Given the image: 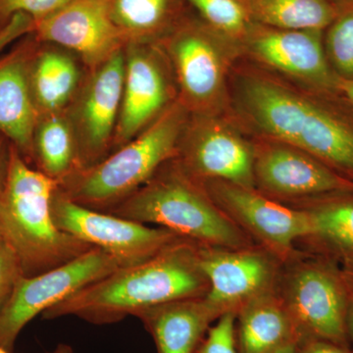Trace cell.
I'll use <instances>...</instances> for the list:
<instances>
[{
    "label": "cell",
    "mask_w": 353,
    "mask_h": 353,
    "mask_svg": "<svg viewBox=\"0 0 353 353\" xmlns=\"http://www.w3.org/2000/svg\"><path fill=\"white\" fill-rule=\"evenodd\" d=\"M32 153L36 169L58 183L80 170L78 143L67 109L39 116Z\"/></svg>",
    "instance_id": "cb8c5ba5"
},
{
    "label": "cell",
    "mask_w": 353,
    "mask_h": 353,
    "mask_svg": "<svg viewBox=\"0 0 353 353\" xmlns=\"http://www.w3.org/2000/svg\"><path fill=\"white\" fill-rule=\"evenodd\" d=\"M215 201L227 214L276 252H289L294 241L312 233L305 210H294L272 201L253 189L222 181L212 183Z\"/></svg>",
    "instance_id": "2e32d148"
},
{
    "label": "cell",
    "mask_w": 353,
    "mask_h": 353,
    "mask_svg": "<svg viewBox=\"0 0 353 353\" xmlns=\"http://www.w3.org/2000/svg\"><path fill=\"white\" fill-rule=\"evenodd\" d=\"M185 125V106L172 104L136 138L99 163L72 174L58 183V190L75 203L109 212L176 157Z\"/></svg>",
    "instance_id": "277c9868"
},
{
    "label": "cell",
    "mask_w": 353,
    "mask_h": 353,
    "mask_svg": "<svg viewBox=\"0 0 353 353\" xmlns=\"http://www.w3.org/2000/svg\"><path fill=\"white\" fill-rule=\"evenodd\" d=\"M343 271L350 290H353V263L343 264Z\"/></svg>",
    "instance_id": "8d00e7d4"
},
{
    "label": "cell",
    "mask_w": 353,
    "mask_h": 353,
    "mask_svg": "<svg viewBox=\"0 0 353 353\" xmlns=\"http://www.w3.org/2000/svg\"><path fill=\"white\" fill-rule=\"evenodd\" d=\"M0 353H12L7 352L6 350H2V348H0ZM50 353H74L73 348L70 347L68 345H65V343H60V345H58L57 347L54 348V350H52V352Z\"/></svg>",
    "instance_id": "74e56055"
},
{
    "label": "cell",
    "mask_w": 353,
    "mask_h": 353,
    "mask_svg": "<svg viewBox=\"0 0 353 353\" xmlns=\"http://www.w3.org/2000/svg\"><path fill=\"white\" fill-rule=\"evenodd\" d=\"M197 262L208 283L204 301L219 316L264 296L274 275L271 262L256 252L197 245Z\"/></svg>",
    "instance_id": "4fadbf2b"
},
{
    "label": "cell",
    "mask_w": 353,
    "mask_h": 353,
    "mask_svg": "<svg viewBox=\"0 0 353 353\" xmlns=\"http://www.w3.org/2000/svg\"><path fill=\"white\" fill-rule=\"evenodd\" d=\"M57 187V182L32 168L13 145L0 196V229L26 277L61 266L94 248L55 225L51 201Z\"/></svg>",
    "instance_id": "3957f363"
},
{
    "label": "cell",
    "mask_w": 353,
    "mask_h": 353,
    "mask_svg": "<svg viewBox=\"0 0 353 353\" xmlns=\"http://www.w3.org/2000/svg\"><path fill=\"white\" fill-rule=\"evenodd\" d=\"M114 24L129 43H157L168 36L190 7L185 0H108Z\"/></svg>",
    "instance_id": "44dd1931"
},
{
    "label": "cell",
    "mask_w": 353,
    "mask_h": 353,
    "mask_svg": "<svg viewBox=\"0 0 353 353\" xmlns=\"http://www.w3.org/2000/svg\"><path fill=\"white\" fill-rule=\"evenodd\" d=\"M152 334L158 353H196L209 325L219 315L203 297L183 299L134 315Z\"/></svg>",
    "instance_id": "d6986e66"
},
{
    "label": "cell",
    "mask_w": 353,
    "mask_h": 353,
    "mask_svg": "<svg viewBox=\"0 0 353 353\" xmlns=\"http://www.w3.org/2000/svg\"><path fill=\"white\" fill-rule=\"evenodd\" d=\"M221 37L201 18L189 15L157 43L170 57L183 106L204 108L219 94L223 81Z\"/></svg>",
    "instance_id": "7c38bea8"
},
{
    "label": "cell",
    "mask_w": 353,
    "mask_h": 353,
    "mask_svg": "<svg viewBox=\"0 0 353 353\" xmlns=\"http://www.w3.org/2000/svg\"><path fill=\"white\" fill-rule=\"evenodd\" d=\"M297 353H353L347 347L319 339H301L297 343Z\"/></svg>",
    "instance_id": "1f68e13d"
},
{
    "label": "cell",
    "mask_w": 353,
    "mask_h": 353,
    "mask_svg": "<svg viewBox=\"0 0 353 353\" xmlns=\"http://www.w3.org/2000/svg\"><path fill=\"white\" fill-rule=\"evenodd\" d=\"M336 90L353 104V81H345L338 79Z\"/></svg>",
    "instance_id": "836d02e7"
},
{
    "label": "cell",
    "mask_w": 353,
    "mask_h": 353,
    "mask_svg": "<svg viewBox=\"0 0 353 353\" xmlns=\"http://www.w3.org/2000/svg\"><path fill=\"white\" fill-rule=\"evenodd\" d=\"M238 313L227 311L218 318L208 336L197 348L196 353H239L236 319Z\"/></svg>",
    "instance_id": "83f0119b"
},
{
    "label": "cell",
    "mask_w": 353,
    "mask_h": 353,
    "mask_svg": "<svg viewBox=\"0 0 353 353\" xmlns=\"http://www.w3.org/2000/svg\"><path fill=\"white\" fill-rule=\"evenodd\" d=\"M240 99L246 114L266 134L353 182V104L340 92L305 97L250 77L241 83Z\"/></svg>",
    "instance_id": "7a4b0ae2"
},
{
    "label": "cell",
    "mask_w": 353,
    "mask_h": 353,
    "mask_svg": "<svg viewBox=\"0 0 353 353\" xmlns=\"http://www.w3.org/2000/svg\"><path fill=\"white\" fill-rule=\"evenodd\" d=\"M179 165L196 179H213L253 189L255 157L238 134L212 123L194 126L183 139ZM176 154V155H178Z\"/></svg>",
    "instance_id": "9a60e30c"
},
{
    "label": "cell",
    "mask_w": 353,
    "mask_h": 353,
    "mask_svg": "<svg viewBox=\"0 0 353 353\" xmlns=\"http://www.w3.org/2000/svg\"><path fill=\"white\" fill-rule=\"evenodd\" d=\"M39 44L32 32L0 57V132L30 165L34 164L32 138L39 117L30 87V67Z\"/></svg>",
    "instance_id": "e0dca14e"
},
{
    "label": "cell",
    "mask_w": 353,
    "mask_h": 353,
    "mask_svg": "<svg viewBox=\"0 0 353 353\" xmlns=\"http://www.w3.org/2000/svg\"><path fill=\"white\" fill-rule=\"evenodd\" d=\"M324 48L334 75L340 80L353 81V7L325 30Z\"/></svg>",
    "instance_id": "4316f807"
},
{
    "label": "cell",
    "mask_w": 353,
    "mask_h": 353,
    "mask_svg": "<svg viewBox=\"0 0 353 353\" xmlns=\"http://www.w3.org/2000/svg\"><path fill=\"white\" fill-rule=\"evenodd\" d=\"M39 41L30 67V87L39 116L62 112L75 99L83 79L78 57ZM80 60V59H79Z\"/></svg>",
    "instance_id": "ffe728a7"
},
{
    "label": "cell",
    "mask_w": 353,
    "mask_h": 353,
    "mask_svg": "<svg viewBox=\"0 0 353 353\" xmlns=\"http://www.w3.org/2000/svg\"><path fill=\"white\" fill-rule=\"evenodd\" d=\"M255 181L274 194L310 199L353 192V182L303 150L288 145L268 146L255 157Z\"/></svg>",
    "instance_id": "ac0fdd59"
},
{
    "label": "cell",
    "mask_w": 353,
    "mask_h": 353,
    "mask_svg": "<svg viewBox=\"0 0 353 353\" xmlns=\"http://www.w3.org/2000/svg\"><path fill=\"white\" fill-rule=\"evenodd\" d=\"M160 52L158 43L125 48L124 87L112 152L145 131L170 106L168 73Z\"/></svg>",
    "instance_id": "8fae6325"
},
{
    "label": "cell",
    "mask_w": 353,
    "mask_h": 353,
    "mask_svg": "<svg viewBox=\"0 0 353 353\" xmlns=\"http://www.w3.org/2000/svg\"><path fill=\"white\" fill-rule=\"evenodd\" d=\"M238 316L239 353H269L290 341H299L285 303L265 294L243 305Z\"/></svg>",
    "instance_id": "7402d4cb"
},
{
    "label": "cell",
    "mask_w": 353,
    "mask_h": 353,
    "mask_svg": "<svg viewBox=\"0 0 353 353\" xmlns=\"http://www.w3.org/2000/svg\"><path fill=\"white\" fill-rule=\"evenodd\" d=\"M297 343H299L297 340L290 341L269 353H297Z\"/></svg>",
    "instance_id": "e575fe53"
},
{
    "label": "cell",
    "mask_w": 353,
    "mask_h": 353,
    "mask_svg": "<svg viewBox=\"0 0 353 353\" xmlns=\"http://www.w3.org/2000/svg\"><path fill=\"white\" fill-rule=\"evenodd\" d=\"M285 307L299 340L319 339L347 345V312L352 290L336 260L322 256L290 280Z\"/></svg>",
    "instance_id": "ba28073f"
},
{
    "label": "cell",
    "mask_w": 353,
    "mask_h": 353,
    "mask_svg": "<svg viewBox=\"0 0 353 353\" xmlns=\"http://www.w3.org/2000/svg\"><path fill=\"white\" fill-rule=\"evenodd\" d=\"M208 290L197 262V245L182 239L152 259L120 267L77 290L43 317L75 316L92 324H112L145 309L203 297Z\"/></svg>",
    "instance_id": "6da1fadb"
},
{
    "label": "cell",
    "mask_w": 353,
    "mask_h": 353,
    "mask_svg": "<svg viewBox=\"0 0 353 353\" xmlns=\"http://www.w3.org/2000/svg\"><path fill=\"white\" fill-rule=\"evenodd\" d=\"M120 267L108 252L92 248L57 268L21 278L0 311V348L13 352L18 336L36 316Z\"/></svg>",
    "instance_id": "8992f818"
},
{
    "label": "cell",
    "mask_w": 353,
    "mask_h": 353,
    "mask_svg": "<svg viewBox=\"0 0 353 353\" xmlns=\"http://www.w3.org/2000/svg\"><path fill=\"white\" fill-rule=\"evenodd\" d=\"M124 78L123 48L88 70L75 99L67 108L78 143L81 169L99 163L112 152Z\"/></svg>",
    "instance_id": "9c48e42d"
},
{
    "label": "cell",
    "mask_w": 353,
    "mask_h": 353,
    "mask_svg": "<svg viewBox=\"0 0 353 353\" xmlns=\"http://www.w3.org/2000/svg\"><path fill=\"white\" fill-rule=\"evenodd\" d=\"M70 0H0V31L18 14L31 16L34 22L48 17Z\"/></svg>",
    "instance_id": "f1b7e54d"
},
{
    "label": "cell",
    "mask_w": 353,
    "mask_h": 353,
    "mask_svg": "<svg viewBox=\"0 0 353 353\" xmlns=\"http://www.w3.org/2000/svg\"><path fill=\"white\" fill-rule=\"evenodd\" d=\"M34 20L31 16L26 14H18L12 21L0 31V53L7 46L17 43L23 37L27 36L30 32H34Z\"/></svg>",
    "instance_id": "4dcf8cb0"
},
{
    "label": "cell",
    "mask_w": 353,
    "mask_h": 353,
    "mask_svg": "<svg viewBox=\"0 0 353 353\" xmlns=\"http://www.w3.org/2000/svg\"><path fill=\"white\" fill-rule=\"evenodd\" d=\"M12 148L13 143L2 132H0V196L6 189Z\"/></svg>",
    "instance_id": "d6a6232c"
},
{
    "label": "cell",
    "mask_w": 353,
    "mask_h": 353,
    "mask_svg": "<svg viewBox=\"0 0 353 353\" xmlns=\"http://www.w3.org/2000/svg\"><path fill=\"white\" fill-rule=\"evenodd\" d=\"M166 164V163H165ZM160 167L138 190L108 213L155 224L197 245L240 250L243 234L178 163Z\"/></svg>",
    "instance_id": "5b68a950"
},
{
    "label": "cell",
    "mask_w": 353,
    "mask_h": 353,
    "mask_svg": "<svg viewBox=\"0 0 353 353\" xmlns=\"http://www.w3.org/2000/svg\"><path fill=\"white\" fill-rule=\"evenodd\" d=\"M6 238H4L3 234H2L1 229H0V250L3 248L4 245H6Z\"/></svg>",
    "instance_id": "ab89813d"
},
{
    "label": "cell",
    "mask_w": 353,
    "mask_h": 353,
    "mask_svg": "<svg viewBox=\"0 0 353 353\" xmlns=\"http://www.w3.org/2000/svg\"><path fill=\"white\" fill-rule=\"evenodd\" d=\"M245 41L265 64L301 78L317 92H338V77L325 51L324 31L277 29L255 23Z\"/></svg>",
    "instance_id": "5bb4252c"
},
{
    "label": "cell",
    "mask_w": 353,
    "mask_h": 353,
    "mask_svg": "<svg viewBox=\"0 0 353 353\" xmlns=\"http://www.w3.org/2000/svg\"><path fill=\"white\" fill-rule=\"evenodd\" d=\"M347 333L353 340V290H352V299H350V307L347 312Z\"/></svg>",
    "instance_id": "d590c367"
},
{
    "label": "cell",
    "mask_w": 353,
    "mask_h": 353,
    "mask_svg": "<svg viewBox=\"0 0 353 353\" xmlns=\"http://www.w3.org/2000/svg\"><path fill=\"white\" fill-rule=\"evenodd\" d=\"M255 22L277 29L325 31L345 9L330 0H248Z\"/></svg>",
    "instance_id": "d4e9b609"
},
{
    "label": "cell",
    "mask_w": 353,
    "mask_h": 353,
    "mask_svg": "<svg viewBox=\"0 0 353 353\" xmlns=\"http://www.w3.org/2000/svg\"><path fill=\"white\" fill-rule=\"evenodd\" d=\"M32 32L41 43L71 51L88 70L127 46L111 18L108 0H70L54 13L34 22Z\"/></svg>",
    "instance_id": "30bf717a"
},
{
    "label": "cell",
    "mask_w": 353,
    "mask_h": 353,
    "mask_svg": "<svg viewBox=\"0 0 353 353\" xmlns=\"http://www.w3.org/2000/svg\"><path fill=\"white\" fill-rule=\"evenodd\" d=\"M51 213L58 229L101 248L121 267L139 264L183 238L164 228H152L75 203L55 190Z\"/></svg>",
    "instance_id": "52a82bcc"
},
{
    "label": "cell",
    "mask_w": 353,
    "mask_h": 353,
    "mask_svg": "<svg viewBox=\"0 0 353 353\" xmlns=\"http://www.w3.org/2000/svg\"><path fill=\"white\" fill-rule=\"evenodd\" d=\"M313 241L322 256L353 263V192H336L311 199L305 209Z\"/></svg>",
    "instance_id": "603a6c76"
},
{
    "label": "cell",
    "mask_w": 353,
    "mask_h": 353,
    "mask_svg": "<svg viewBox=\"0 0 353 353\" xmlns=\"http://www.w3.org/2000/svg\"><path fill=\"white\" fill-rule=\"evenodd\" d=\"M330 1L333 2L341 8L345 9V10L353 7V0H330Z\"/></svg>",
    "instance_id": "f35d334b"
},
{
    "label": "cell",
    "mask_w": 353,
    "mask_h": 353,
    "mask_svg": "<svg viewBox=\"0 0 353 353\" xmlns=\"http://www.w3.org/2000/svg\"><path fill=\"white\" fill-rule=\"evenodd\" d=\"M17 254L8 245L0 250V311L12 296L20 279L24 277Z\"/></svg>",
    "instance_id": "f546056e"
},
{
    "label": "cell",
    "mask_w": 353,
    "mask_h": 353,
    "mask_svg": "<svg viewBox=\"0 0 353 353\" xmlns=\"http://www.w3.org/2000/svg\"><path fill=\"white\" fill-rule=\"evenodd\" d=\"M208 27L228 39L245 41L254 26L248 0H185Z\"/></svg>",
    "instance_id": "484cf974"
}]
</instances>
